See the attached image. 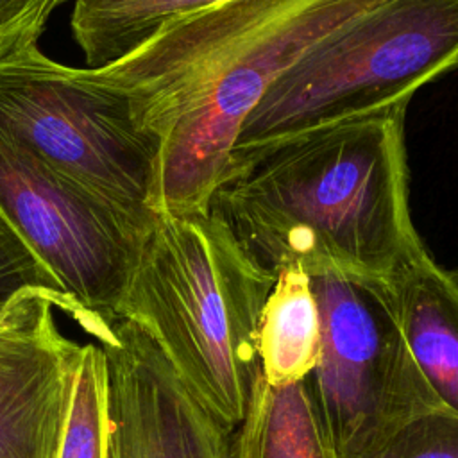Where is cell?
I'll return each instance as SVG.
<instances>
[{
  "label": "cell",
  "instance_id": "cell-4",
  "mask_svg": "<svg viewBox=\"0 0 458 458\" xmlns=\"http://www.w3.org/2000/svg\"><path fill=\"white\" fill-rule=\"evenodd\" d=\"M458 59V0H383L327 34L265 89L242 122L229 161L390 107Z\"/></svg>",
  "mask_w": 458,
  "mask_h": 458
},
{
  "label": "cell",
  "instance_id": "cell-10",
  "mask_svg": "<svg viewBox=\"0 0 458 458\" xmlns=\"http://www.w3.org/2000/svg\"><path fill=\"white\" fill-rule=\"evenodd\" d=\"M404 344L442 403L458 411V284L431 252L379 281Z\"/></svg>",
  "mask_w": 458,
  "mask_h": 458
},
{
  "label": "cell",
  "instance_id": "cell-11",
  "mask_svg": "<svg viewBox=\"0 0 458 458\" xmlns=\"http://www.w3.org/2000/svg\"><path fill=\"white\" fill-rule=\"evenodd\" d=\"M320 349V313L310 277L297 263L283 265L259 313V372L270 386L297 385L315 369Z\"/></svg>",
  "mask_w": 458,
  "mask_h": 458
},
{
  "label": "cell",
  "instance_id": "cell-13",
  "mask_svg": "<svg viewBox=\"0 0 458 458\" xmlns=\"http://www.w3.org/2000/svg\"><path fill=\"white\" fill-rule=\"evenodd\" d=\"M225 0H75L70 27L86 68L104 66L172 16Z\"/></svg>",
  "mask_w": 458,
  "mask_h": 458
},
{
  "label": "cell",
  "instance_id": "cell-12",
  "mask_svg": "<svg viewBox=\"0 0 458 458\" xmlns=\"http://www.w3.org/2000/svg\"><path fill=\"white\" fill-rule=\"evenodd\" d=\"M231 458H336L304 379L270 386L258 374Z\"/></svg>",
  "mask_w": 458,
  "mask_h": 458
},
{
  "label": "cell",
  "instance_id": "cell-2",
  "mask_svg": "<svg viewBox=\"0 0 458 458\" xmlns=\"http://www.w3.org/2000/svg\"><path fill=\"white\" fill-rule=\"evenodd\" d=\"M406 109L338 122L229 161L208 211L274 274L297 263L385 281L429 252L410 208Z\"/></svg>",
  "mask_w": 458,
  "mask_h": 458
},
{
  "label": "cell",
  "instance_id": "cell-18",
  "mask_svg": "<svg viewBox=\"0 0 458 458\" xmlns=\"http://www.w3.org/2000/svg\"><path fill=\"white\" fill-rule=\"evenodd\" d=\"M39 14H30L20 21L9 23L5 27L0 29V54H4L9 47H13L23 34H27L29 30H41L45 27V21L41 18H38Z\"/></svg>",
  "mask_w": 458,
  "mask_h": 458
},
{
  "label": "cell",
  "instance_id": "cell-5",
  "mask_svg": "<svg viewBox=\"0 0 458 458\" xmlns=\"http://www.w3.org/2000/svg\"><path fill=\"white\" fill-rule=\"evenodd\" d=\"M39 34L29 30L0 54V134L148 225L156 145L134 127L125 104L84 68L45 55Z\"/></svg>",
  "mask_w": 458,
  "mask_h": 458
},
{
  "label": "cell",
  "instance_id": "cell-1",
  "mask_svg": "<svg viewBox=\"0 0 458 458\" xmlns=\"http://www.w3.org/2000/svg\"><path fill=\"white\" fill-rule=\"evenodd\" d=\"M383 0H225L157 25L86 68L157 148L148 209L208 211L245 116L311 45Z\"/></svg>",
  "mask_w": 458,
  "mask_h": 458
},
{
  "label": "cell",
  "instance_id": "cell-17",
  "mask_svg": "<svg viewBox=\"0 0 458 458\" xmlns=\"http://www.w3.org/2000/svg\"><path fill=\"white\" fill-rule=\"evenodd\" d=\"M30 14H39L45 21L48 20L41 13L39 0H0V29Z\"/></svg>",
  "mask_w": 458,
  "mask_h": 458
},
{
  "label": "cell",
  "instance_id": "cell-19",
  "mask_svg": "<svg viewBox=\"0 0 458 458\" xmlns=\"http://www.w3.org/2000/svg\"><path fill=\"white\" fill-rule=\"evenodd\" d=\"M63 2H66V0H39V7H41V13L48 18L50 14H52V11L55 9V7H59Z\"/></svg>",
  "mask_w": 458,
  "mask_h": 458
},
{
  "label": "cell",
  "instance_id": "cell-7",
  "mask_svg": "<svg viewBox=\"0 0 458 458\" xmlns=\"http://www.w3.org/2000/svg\"><path fill=\"white\" fill-rule=\"evenodd\" d=\"M0 215L59 283L88 335L116 318L141 225L0 134Z\"/></svg>",
  "mask_w": 458,
  "mask_h": 458
},
{
  "label": "cell",
  "instance_id": "cell-15",
  "mask_svg": "<svg viewBox=\"0 0 458 458\" xmlns=\"http://www.w3.org/2000/svg\"><path fill=\"white\" fill-rule=\"evenodd\" d=\"M29 290L50 295L55 308L70 315V304L59 283L0 215V315Z\"/></svg>",
  "mask_w": 458,
  "mask_h": 458
},
{
  "label": "cell",
  "instance_id": "cell-6",
  "mask_svg": "<svg viewBox=\"0 0 458 458\" xmlns=\"http://www.w3.org/2000/svg\"><path fill=\"white\" fill-rule=\"evenodd\" d=\"M304 272L322 329L304 383L336 458H369L410 422L451 410L411 358L379 281L329 267Z\"/></svg>",
  "mask_w": 458,
  "mask_h": 458
},
{
  "label": "cell",
  "instance_id": "cell-8",
  "mask_svg": "<svg viewBox=\"0 0 458 458\" xmlns=\"http://www.w3.org/2000/svg\"><path fill=\"white\" fill-rule=\"evenodd\" d=\"M106 358L109 458H231L233 431L177 377L132 322L93 335Z\"/></svg>",
  "mask_w": 458,
  "mask_h": 458
},
{
  "label": "cell",
  "instance_id": "cell-3",
  "mask_svg": "<svg viewBox=\"0 0 458 458\" xmlns=\"http://www.w3.org/2000/svg\"><path fill=\"white\" fill-rule=\"evenodd\" d=\"M276 274L211 211L154 213L116 317L140 327L227 428L259 374L258 322Z\"/></svg>",
  "mask_w": 458,
  "mask_h": 458
},
{
  "label": "cell",
  "instance_id": "cell-16",
  "mask_svg": "<svg viewBox=\"0 0 458 458\" xmlns=\"http://www.w3.org/2000/svg\"><path fill=\"white\" fill-rule=\"evenodd\" d=\"M369 458H458V411L440 410L410 422Z\"/></svg>",
  "mask_w": 458,
  "mask_h": 458
},
{
  "label": "cell",
  "instance_id": "cell-14",
  "mask_svg": "<svg viewBox=\"0 0 458 458\" xmlns=\"http://www.w3.org/2000/svg\"><path fill=\"white\" fill-rule=\"evenodd\" d=\"M57 458H109L107 374L98 344H84Z\"/></svg>",
  "mask_w": 458,
  "mask_h": 458
},
{
  "label": "cell",
  "instance_id": "cell-9",
  "mask_svg": "<svg viewBox=\"0 0 458 458\" xmlns=\"http://www.w3.org/2000/svg\"><path fill=\"white\" fill-rule=\"evenodd\" d=\"M36 290L0 315V458H57L82 345Z\"/></svg>",
  "mask_w": 458,
  "mask_h": 458
}]
</instances>
